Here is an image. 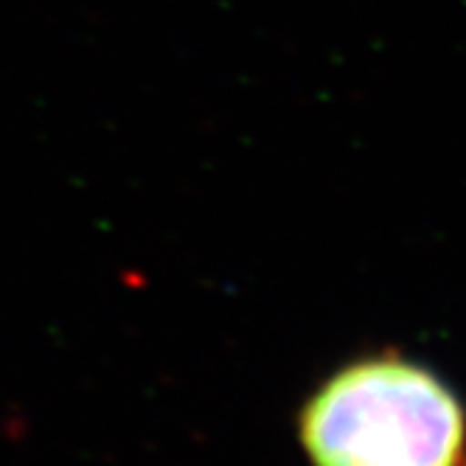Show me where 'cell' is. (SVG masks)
Here are the masks:
<instances>
[{"instance_id":"obj_1","label":"cell","mask_w":466,"mask_h":466,"mask_svg":"<svg viewBox=\"0 0 466 466\" xmlns=\"http://www.w3.org/2000/svg\"><path fill=\"white\" fill-rule=\"evenodd\" d=\"M315 466H461L466 416L427 369L399 357L343 365L298 419Z\"/></svg>"}]
</instances>
